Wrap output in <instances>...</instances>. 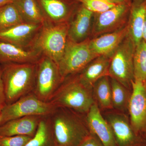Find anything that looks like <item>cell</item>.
Returning a JSON list of instances; mask_svg holds the SVG:
<instances>
[{
	"label": "cell",
	"mask_w": 146,
	"mask_h": 146,
	"mask_svg": "<svg viewBox=\"0 0 146 146\" xmlns=\"http://www.w3.org/2000/svg\"><path fill=\"white\" fill-rule=\"evenodd\" d=\"M80 4L94 13L104 12L117 4L108 0H77Z\"/></svg>",
	"instance_id": "4316f807"
},
{
	"label": "cell",
	"mask_w": 146,
	"mask_h": 146,
	"mask_svg": "<svg viewBox=\"0 0 146 146\" xmlns=\"http://www.w3.org/2000/svg\"></svg>",
	"instance_id": "d590c367"
},
{
	"label": "cell",
	"mask_w": 146,
	"mask_h": 146,
	"mask_svg": "<svg viewBox=\"0 0 146 146\" xmlns=\"http://www.w3.org/2000/svg\"><path fill=\"white\" fill-rule=\"evenodd\" d=\"M13 0H0V7L12 3Z\"/></svg>",
	"instance_id": "d6a6232c"
},
{
	"label": "cell",
	"mask_w": 146,
	"mask_h": 146,
	"mask_svg": "<svg viewBox=\"0 0 146 146\" xmlns=\"http://www.w3.org/2000/svg\"><path fill=\"white\" fill-rule=\"evenodd\" d=\"M43 117L27 116L8 121L0 125V136H27L33 137Z\"/></svg>",
	"instance_id": "e0dca14e"
},
{
	"label": "cell",
	"mask_w": 146,
	"mask_h": 146,
	"mask_svg": "<svg viewBox=\"0 0 146 146\" xmlns=\"http://www.w3.org/2000/svg\"><path fill=\"white\" fill-rule=\"evenodd\" d=\"M76 75L65 79L50 102L56 108H67L78 114H85L95 101L92 91L84 86Z\"/></svg>",
	"instance_id": "3957f363"
},
{
	"label": "cell",
	"mask_w": 146,
	"mask_h": 146,
	"mask_svg": "<svg viewBox=\"0 0 146 146\" xmlns=\"http://www.w3.org/2000/svg\"><path fill=\"white\" fill-rule=\"evenodd\" d=\"M64 80L57 63L42 56L36 63L33 93L41 100L50 102Z\"/></svg>",
	"instance_id": "8992f818"
},
{
	"label": "cell",
	"mask_w": 146,
	"mask_h": 146,
	"mask_svg": "<svg viewBox=\"0 0 146 146\" xmlns=\"http://www.w3.org/2000/svg\"><path fill=\"white\" fill-rule=\"evenodd\" d=\"M131 5L117 4L104 12L94 13L91 32L94 36L116 31L123 27L129 18Z\"/></svg>",
	"instance_id": "9c48e42d"
},
{
	"label": "cell",
	"mask_w": 146,
	"mask_h": 146,
	"mask_svg": "<svg viewBox=\"0 0 146 146\" xmlns=\"http://www.w3.org/2000/svg\"><path fill=\"white\" fill-rule=\"evenodd\" d=\"M6 105L5 94L3 84L1 78V69L0 65V110H2L3 108Z\"/></svg>",
	"instance_id": "f546056e"
},
{
	"label": "cell",
	"mask_w": 146,
	"mask_h": 146,
	"mask_svg": "<svg viewBox=\"0 0 146 146\" xmlns=\"http://www.w3.org/2000/svg\"><path fill=\"white\" fill-rule=\"evenodd\" d=\"M133 69L134 80L146 83V42L144 40L135 48Z\"/></svg>",
	"instance_id": "d4e9b609"
},
{
	"label": "cell",
	"mask_w": 146,
	"mask_h": 146,
	"mask_svg": "<svg viewBox=\"0 0 146 146\" xmlns=\"http://www.w3.org/2000/svg\"><path fill=\"white\" fill-rule=\"evenodd\" d=\"M36 63L0 64L6 105L13 103L24 96L33 93Z\"/></svg>",
	"instance_id": "7a4b0ae2"
},
{
	"label": "cell",
	"mask_w": 146,
	"mask_h": 146,
	"mask_svg": "<svg viewBox=\"0 0 146 146\" xmlns=\"http://www.w3.org/2000/svg\"><path fill=\"white\" fill-rule=\"evenodd\" d=\"M78 113L56 108L49 115L55 146H79L90 134Z\"/></svg>",
	"instance_id": "6da1fadb"
},
{
	"label": "cell",
	"mask_w": 146,
	"mask_h": 146,
	"mask_svg": "<svg viewBox=\"0 0 146 146\" xmlns=\"http://www.w3.org/2000/svg\"><path fill=\"white\" fill-rule=\"evenodd\" d=\"M69 22L59 24L44 23L33 50L58 64L63 56L68 39Z\"/></svg>",
	"instance_id": "277c9868"
},
{
	"label": "cell",
	"mask_w": 146,
	"mask_h": 146,
	"mask_svg": "<svg viewBox=\"0 0 146 146\" xmlns=\"http://www.w3.org/2000/svg\"><path fill=\"white\" fill-rule=\"evenodd\" d=\"M106 121L113 132L117 146H135L138 139L125 116L119 114L108 115Z\"/></svg>",
	"instance_id": "9a60e30c"
},
{
	"label": "cell",
	"mask_w": 146,
	"mask_h": 146,
	"mask_svg": "<svg viewBox=\"0 0 146 146\" xmlns=\"http://www.w3.org/2000/svg\"><path fill=\"white\" fill-rule=\"evenodd\" d=\"M146 17V2L132 3L128 19V35L135 46L143 40V30Z\"/></svg>",
	"instance_id": "ffe728a7"
},
{
	"label": "cell",
	"mask_w": 146,
	"mask_h": 146,
	"mask_svg": "<svg viewBox=\"0 0 146 146\" xmlns=\"http://www.w3.org/2000/svg\"><path fill=\"white\" fill-rule=\"evenodd\" d=\"M128 34L127 24L116 31L102 35L90 39L91 49L98 56L104 55L111 57Z\"/></svg>",
	"instance_id": "5bb4252c"
},
{
	"label": "cell",
	"mask_w": 146,
	"mask_h": 146,
	"mask_svg": "<svg viewBox=\"0 0 146 146\" xmlns=\"http://www.w3.org/2000/svg\"><path fill=\"white\" fill-rule=\"evenodd\" d=\"M47 23L70 22L80 4L77 0H36Z\"/></svg>",
	"instance_id": "8fae6325"
},
{
	"label": "cell",
	"mask_w": 146,
	"mask_h": 146,
	"mask_svg": "<svg viewBox=\"0 0 146 146\" xmlns=\"http://www.w3.org/2000/svg\"><path fill=\"white\" fill-rule=\"evenodd\" d=\"M42 56L36 50H27L8 43L0 42V64L36 63Z\"/></svg>",
	"instance_id": "d6986e66"
},
{
	"label": "cell",
	"mask_w": 146,
	"mask_h": 146,
	"mask_svg": "<svg viewBox=\"0 0 146 146\" xmlns=\"http://www.w3.org/2000/svg\"><path fill=\"white\" fill-rule=\"evenodd\" d=\"M43 24L22 23L0 32V42L8 43L23 50H33Z\"/></svg>",
	"instance_id": "7c38bea8"
},
{
	"label": "cell",
	"mask_w": 146,
	"mask_h": 146,
	"mask_svg": "<svg viewBox=\"0 0 146 146\" xmlns=\"http://www.w3.org/2000/svg\"><path fill=\"white\" fill-rule=\"evenodd\" d=\"M116 4L126 3L132 5L133 0H108Z\"/></svg>",
	"instance_id": "4dcf8cb0"
},
{
	"label": "cell",
	"mask_w": 146,
	"mask_h": 146,
	"mask_svg": "<svg viewBox=\"0 0 146 146\" xmlns=\"http://www.w3.org/2000/svg\"><path fill=\"white\" fill-rule=\"evenodd\" d=\"M24 23L12 3L0 7V32Z\"/></svg>",
	"instance_id": "484cf974"
},
{
	"label": "cell",
	"mask_w": 146,
	"mask_h": 146,
	"mask_svg": "<svg viewBox=\"0 0 146 146\" xmlns=\"http://www.w3.org/2000/svg\"><path fill=\"white\" fill-rule=\"evenodd\" d=\"M12 3L24 23H44V18L36 0H13Z\"/></svg>",
	"instance_id": "44dd1931"
},
{
	"label": "cell",
	"mask_w": 146,
	"mask_h": 146,
	"mask_svg": "<svg viewBox=\"0 0 146 146\" xmlns=\"http://www.w3.org/2000/svg\"><path fill=\"white\" fill-rule=\"evenodd\" d=\"M1 110H0V124H1Z\"/></svg>",
	"instance_id": "e575fe53"
},
{
	"label": "cell",
	"mask_w": 146,
	"mask_h": 146,
	"mask_svg": "<svg viewBox=\"0 0 146 146\" xmlns=\"http://www.w3.org/2000/svg\"><path fill=\"white\" fill-rule=\"evenodd\" d=\"M146 1V0H133V3H143Z\"/></svg>",
	"instance_id": "836d02e7"
},
{
	"label": "cell",
	"mask_w": 146,
	"mask_h": 146,
	"mask_svg": "<svg viewBox=\"0 0 146 146\" xmlns=\"http://www.w3.org/2000/svg\"><path fill=\"white\" fill-rule=\"evenodd\" d=\"M25 146H55L49 115L42 117L36 133Z\"/></svg>",
	"instance_id": "603a6c76"
},
{
	"label": "cell",
	"mask_w": 146,
	"mask_h": 146,
	"mask_svg": "<svg viewBox=\"0 0 146 146\" xmlns=\"http://www.w3.org/2000/svg\"><path fill=\"white\" fill-rule=\"evenodd\" d=\"M56 107L50 102L43 101L33 93H30L10 104L6 105L1 112L0 125L10 120L27 116H47Z\"/></svg>",
	"instance_id": "ba28073f"
},
{
	"label": "cell",
	"mask_w": 146,
	"mask_h": 146,
	"mask_svg": "<svg viewBox=\"0 0 146 146\" xmlns=\"http://www.w3.org/2000/svg\"><path fill=\"white\" fill-rule=\"evenodd\" d=\"M143 40L146 42V17L144 22L143 28Z\"/></svg>",
	"instance_id": "1f68e13d"
},
{
	"label": "cell",
	"mask_w": 146,
	"mask_h": 146,
	"mask_svg": "<svg viewBox=\"0 0 146 146\" xmlns=\"http://www.w3.org/2000/svg\"><path fill=\"white\" fill-rule=\"evenodd\" d=\"M90 40L76 42L68 38L63 56L58 64L63 78L78 74L98 57L91 49Z\"/></svg>",
	"instance_id": "52a82bcc"
},
{
	"label": "cell",
	"mask_w": 146,
	"mask_h": 146,
	"mask_svg": "<svg viewBox=\"0 0 146 146\" xmlns=\"http://www.w3.org/2000/svg\"><path fill=\"white\" fill-rule=\"evenodd\" d=\"M111 58L104 55L98 56L78 74V77L84 86L92 91L94 84L99 79L109 76Z\"/></svg>",
	"instance_id": "ac0fdd59"
},
{
	"label": "cell",
	"mask_w": 146,
	"mask_h": 146,
	"mask_svg": "<svg viewBox=\"0 0 146 146\" xmlns=\"http://www.w3.org/2000/svg\"><path fill=\"white\" fill-rule=\"evenodd\" d=\"M129 102L131 125L136 134L146 132V83L134 80Z\"/></svg>",
	"instance_id": "30bf717a"
},
{
	"label": "cell",
	"mask_w": 146,
	"mask_h": 146,
	"mask_svg": "<svg viewBox=\"0 0 146 146\" xmlns=\"http://www.w3.org/2000/svg\"><path fill=\"white\" fill-rule=\"evenodd\" d=\"M94 14L80 4L69 22L68 39L76 42L87 39L92 29Z\"/></svg>",
	"instance_id": "2e32d148"
},
{
	"label": "cell",
	"mask_w": 146,
	"mask_h": 146,
	"mask_svg": "<svg viewBox=\"0 0 146 146\" xmlns=\"http://www.w3.org/2000/svg\"><path fill=\"white\" fill-rule=\"evenodd\" d=\"M86 122L90 133L96 136L104 146H117L112 129L96 102L87 113Z\"/></svg>",
	"instance_id": "4fadbf2b"
},
{
	"label": "cell",
	"mask_w": 146,
	"mask_h": 146,
	"mask_svg": "<svg viewBox=\"0 0 146 146\" xmlns=\"http://www.w3.org/2000/svg\"><path fill=\"white\" fill-rule=\"evenodd\" d=\"M135 46L128 34L122 42L110 59L109 76L128 89L134 80L133 56Z\"/></svg>",
	"instance_id": "5b68a950"
},
{
	"label": "cell",
	"mask_w": 146,
	"mask_h": 146,
	"mask_svg": "<svg viewBox=\"0 0 146 146\" xmlns=\"http://www.w3.org/2000/svg\"><path fill=\"white\" fill-rule=\"evenodd\" d=\"M79 146H104L98 138L90 133L89 136L81 143Z\"/></svg>",
	"instance_id": "f1b7e54d"
},
{
	"label": "cell",
	"mask_w": 146,
	"mask_h": 146,
	"mask_svg": "<svg viewBox=\"0 0 146 146\" xmlns=\"http://www.w3.org/2000/svg\"><path fill=\"white\" fill-rule=\"evenodd\" d=\"M92 94L95 101L102 109L113 108L110 77L105 76L99 79L92 88Z\"/></svg>",
	"instance_id": "7402d4cb"
},
{
	"label": "cell",
	"mask_w": 146,
	"mask_h": 146,
	"mask_svg": "<svg viewBox=\"0 0 146 146\" xmlns=\"http://www.w3.org/2000/svg\"><path fill=\"white\" fill-rule=\"evenodd\" d=\"M113 108L124 111L128 108L131 95L128 89L115 79L110 78Z\"/></svg>",
	"instance_id": "cb8c5ba5"
},
{
	"label": "cell",
	"mask_w": 146,
	"mask_h": 146,
	"mask_svg": "<svg viewBox=\"0 0 146 146\" xmlns=\"http://www.w3.org/2000/svg\"><path fill=\"white\" fill-rule=\"evenodd\" d=\"M32 138L27 136H0V146H25Z\"/></svg>",
	"instance_id": "83f0119b"
}]
</instances>
